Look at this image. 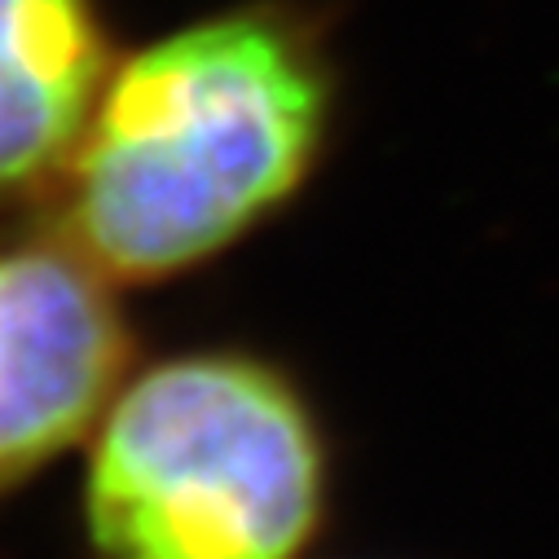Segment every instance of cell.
<instances>
[{"mask_svg": "<svg viewBox=\"0 0 559 559\" xmlns=\"http://www.w3.org/2000/svg\"><path fill=\"white\" fill-rule=\"evenodd\" d=\"M331 27L247 0L115 62L67 173L53 234L119 287L194 273L283 216L340 123Z\"/></svg>", "mask_w": 559, "mask_h": 559, "instance_id": "cell-1", "label": "cell"}, {"mask_svg": "<svg viewBox=\"0 0 559 559\" xmlns=\"http://www.w3.org/2000/svg\"><path fill=\"white\" fill-rule=\"evenodd\" d=\"M93 559H309L335 450L305 383L251 348L132 370L88 437Z\"/></svg>", "mask_w": 559, "mask_h": 559, "instance_id": "cell-2", "label": "cell"}, {"mask_svg": "<svg viewBox=\"0 0 559 559\" xmlns=\"http://www.w3.org/2000/svg\"><path fill=\"white\" fill-rule=\"evenodd\" d=\"M115 287L58 234L0 251V485L93 437L132 374Z\"/></svg>", "mask_w": 559, "mask_h": 559, "instance_id": "cell-3", "label": "cell"}, {"mask_svg": "<svg viewBox=\"0 0 559 559\" xmlns=\"http://www.w3.org/2000/svg\"><path fill=\"white\" fill-rule=\"evenodd\" d=\"M110 71L97 0H0V203L58 186Z\"/></svg>", "mask_w": 559, "mask_h": 559, "instance_id": "cell-4", "label": "cell"}]
</instances>
